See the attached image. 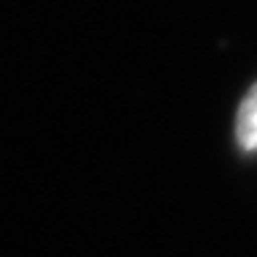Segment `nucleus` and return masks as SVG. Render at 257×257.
Instances as JSON below:
<instances>
[{"label": "nucleus", "instance_id": "obj_1", "mask_svg": "<svg viewBox=\"0 0 257 257\" xmlns=\"http://www.w3.org/2000/svg\"><path fill=\"white\" fill-rule=\"evenodd\" d=\"M235 137H238V143H241L243 151L257 148V85L249 90V96L243 99L241 109H238Z\"/></svg>", "mask_w": 257, "mask_h": 257}]
</instances>
